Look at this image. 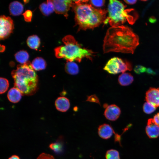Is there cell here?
I'll list each match as a JSON object with an SVG mask.
<instances>
[{
    "instance_id": "1",
    "label": "cell",
    "mask_w": 159,
    "mask_h": 159,
    "mask_svg": "<svg viewBox=\"0 0 159 159\" xmlns=\"http://www.w3.org/2000/svg\"><path fill=\"white\" fill-rule=\"evenodd\" d=\"M139 38L132 29L123 25L110 28L104 40V53L110 52L133 54L139 44Z\"/></svg>"
},
{
    "instance_id": "2",
    "label": "cell",
    "mask_w": 159,
    "mask_h": 159,
    "mask_svg": "<svg viewBox=\"0 0 159 159\" xmlns=\"http://www.w3.org/2000/svg\"><path fill=\"white\" fill-rule=\"evenodd\" d=\"M88 1H73L76 24L80 29H92L105 22L107 11L96 9L87 3Z\"/></svg>"
},
{
    "instance_id": "3",
    "label": "cell",
    "mask_w": 159,
    "mask_h": 159,
    "mask_svg": "<svg viewBox=\"0 0 159 159\" xmlns=\"http://www.w3.org/2000/svg\"><path fill=\"white\" fill-rule=\"evenodd\" d=\"M11 75L15 87L22 95H30L36 92L38 89V77L29 62L18 65L16 69L12 71Z\"/></svg>"
},
{
    "instance_id": "4",
    "label": "cell",
    "mask_w": 159,
    "mask_h": 159,
    "mask_svg": "<svg viewBox=\"0 0 159 159\" xmlns=\"http://www.w3.org/2000/svg\"><path fill=\"white\" fill-rule=\"evenodd\" d=\"M64 45L54 49L55 55L58 58H64L67 62L75 60L80 62L84 58L91 59L94 53L82 47L71 35H67L62 39Z\"/></svg>"
},
{
    "instance_id": "5",
    "label": "cell",
    "mask_w": 159,
    "mask_h": 159,
    "mask_svg": "<svg viewBox=\"0 0 159 159\" xmlns=\"http://www.w3.org/2000/svg\"><path fill=\"white\" fill-rule=\"evenodd\" d=\"M126 6L121 1L116 0L109 1L108 5V17L104 22H108L112 27L122 25L126 21L134 24L138 18V15L132 8L125 9Z\"/></svg>"
},
{
    "instance_id": "6",
    "label": "cell",
    "mask_w": 159,
    "mask_h": 159,
    "mask_svg": "<svg viewBox=\"0 0 159 159\" xmlns=\"http://www.w3.org/2000/svg\"><path fill=\"white\" fill-rule=\"evenodd\" d=\"M103 69L110 74H115L124 73L128 70L131 71L132 67L128 61L117 57H114L108 61Z\"/></svg>"
},
{
    "instance_id": "7",
    "label": "cell",
    "mask_w": 159,
    "mask_h": 159,
    "mask_svg": "<svg viewBox=\"0 0 159 159\" xmlns=\"http://www.w3.org/2000/svg\"><path fill=\"white\" fill-rule=\"evenodd\" d=\"M12 19L9 16L1 15L0 18V38L4 39L8 37L14 29Z\"/></svg>"
},
{
    "instance_id": "8",
    "label": "cell",
    "mask_w": 159,
    "mask_h": 159,
    "mask_svg": "<svg viewBox=\"0 0 159 159\" xmlns=\"http://www.w3.org/2000/svg\"><path fill=\"white\" fill-rule=\"evenodd\" d=\"M54 4V11L56 13L63 14L67 18L68 12L72 7L73 1L72 0H52Z\"/></svg>"
},
{
    "instance_id": "9",
    "label": "cell",
    "mask_w": 159,
    "mask_h": 159,
    "mask_svg": "<svg viewBox=\"0 0 159 159\" xmlns=\"http://www.w3.org/2000/svg\"><path fill=\"white\" fill-rule=\"evenodd\" d=\"M120 113V108L115 105L112 104L107 107L104 111V115L108 120L114 121L119 118Z\"/></svg>"
},
{
    "instance_id": "10",
    "label": "cell",
    "mask_w": 159,
    "mask_h": 159,
    "mask_svg": "<svg viewBox=\"0 0 159 159\" xmlns=\"http://www.w3.org/2000/svg\"><path fill=\"white\" fill-rule=\"evenodd\" d=\"M145 100L155 107H159V89L150 87L146 92Z\"/></svg>"
},
{
    "instance_id": "11",
    "label": "cell",
    "mask_w": 159,
    "mask_h": 159,
    "mask_svg": "<svg viewBox=\"0 0 159 159\" xmlns=\"http://www.w3.org/2000/svg\"><path fill=\"white\" fill-rule=\"evenodd\" d=\"M146 133L150 138H155L159 136V126L153 119H149L145 128Z\"/></svg>"
},
{
    "instance_id": "12",
    "label": "cell",
    "mask_w": 159,
    "mask_h": 159,
    "mask_svg": "<svg viewBox=\"0 0 159 159\" xmlns=\"http://www.w3.org/2000/svg\"><path fill=\"white\" fill-rule=\"evenodd\" d=\"M98 133L100 137L104 139H109L113 133L115 134L112 127L109 125L105 123L99 126Z\"/></svg>"
},
{
    "instance_id": "13",
    "label": "cell",
    "mask_w": 159,
    "mask_h": 159,
    "mask_svg": "<svg viewBox=\"0 0 159 159\" xmlns=\"http://www.w3.org/2000/svg\"><path fill=\"white\" fill-rule=\"evenodd\" d=\"M70 105L69 100L64 97H58L55 102V106L56 109L62 112L67 111L69 109Z\"/></svg>"
},
{
    "instance_id": "14",
    "label": "cell",
    "mask_w": 159,
    "mask_h": 159,
    "mask_svg": "<svg viewBox=\"0 0 159 159\" xmlns=\"http://www.w3.org/2000/svg\"><path fill=\"white\" fill-rule=\"evenodd\" d=\"M9 9L10 14L14 16H18L22 13L24 7L20 2L15 1L9 4Z\"/></svg>"
},
{
    "instance_id": "15",
    "label": "cell",
    "mask_w": 159,
    "mask_h": 159,
    "mask_svg": "<svg viewBox=\"0 0 159 159\" xmlns=\"http://www.w3.org/2000/svg\"><path fill=\"white\" fill-rule=\"evenodd\" d=\"M39 8L42 13L46 16H49L54 11L52 0H47L42 3L39 6Z\"/></svg>"
},
{
    "instance_id": "16",
    "label": "cell",
    "mask_w": 159,
    "mask_h": 159,
    "mask_svg": "<svg viewBox=\"0 0 159 159\" xmlns=\"http://www.w3.org/2000/svg\"><path fill=\"white\" fill-rule=\"evenodd\" d=\"M22 94L21 92L15 87L11 88L8 91L7 97L11 102L16 103L21 99Z\"/></svg>"
},
{
    "instance_id": "17",
    "label": "cell",
    "mask_w": 159,
    "mask_h": 159,
    "mask_svg": "<svg viewBox=\"0 0 159 159\" xmlns=\"http://www.w3.org/2000/svg\"><path fill=\"white\" fill-rule=\"evenodd\" d=\"M134 80L133 77L130 73L124 72L119 77L118 81L120 85L123 86H128L131 84Z\"/></svg>"
},
{
    "instance_id": "18",
    "label": "cell",
    "mask_w": 159,
    "mask_h": 159,
    "mask_svg": "<svg viewBox=\"0 0 159 159\" xmlns=\"http://www.w3.org/2000/svg\"><path fill=\"white\" fill-rule=\"evenodd\" d=\"M31 65L33 69L36 71L44 69L47 64L45 60L41 57H37L32 61Z\"/></svg>"
},
{
    "instance_id": "19",
    "label": "cell",
    "mask_w": 159,
    "mask_h": 159,
    "mask_svg": "<svg viewBox=\"0 0 159 159\" xmlns=\"http://www.w3.org/2000/svg\"><path fill=\"white\" fill-rule=\"evenodd\" d=\"M26 43L29 48L32 49L37 50L40 46V41L38 36L32 35L28 38Z\"/></svg>"
},
{
    "instance_id": "20",
    "label": "cell",
    "mask_w": 159,
    "mask_h": 159,
    "mask_svg": "<svg viewBox=\"0 0 159 159\" xmlns=\"http://www.w3.org/2000/svg\"><path fill=\"white\" fill-rule=\"evenodd\" d=\"M65 69L67 73L71 75H76L79 72L78 65L73 62H67L65 66Z\"/></svg>"
},
{
    "instance_id": "21",
    "label": "cell",
    "mask_w": 159,
    "mask_h": 159,
    "mask_svg": "<svg viewBox=\"0 0 159 159\" xmlns=\"http://www.w3.org/2000/svg\"><path fill=\"white\" fill-rule=\"evenodd\" d=\"M16 61L19 63L23 64L28 62L29 55L25 51L20 50L16 52L14 55Z\"/></svg>"
},
{
    "instance_id": "22",
    "label": "cell",
    "mask_w": 159,
    "mask_h": 159,
    "mask_svg": "<svg viewBox=\"0 0 159 159\" xmlns=\"http://www.w3.org/2000/svg\"><path fill=\"white\" fill-rule=\"evenodd\" d=\"M62 144L59 140L55 142L51 143L49 145V148L57 153H60L62 151Z\"/></svg>"
},
{
    "instance_id": "23",
    "label": "cell",
    "mask_w": 159,
    "mask_h": 159,
    "mask_svg": "<svg viewBox=\"0 0 159 159\" xmlns=\"http://www.w3.org/2000/svg\"><path fill=\"white\" fill-rule=\"evenodd\" d=\"M106 159H120L119 152L114 149L107 150L106 153Z\"/></svg>"
},
{
    "instance_id": "24",
    "label": "cell",
    "mask_w": 159,
    "mask_h": 159,
    "mask_svg": "<svg viewBox=\"0 0 159 159\" xmlns=\"http://www.w3.org/2000/svg\"><path fill=\"white\" fill-rule=\"evenodd\" d=\"M0 93L1 94L5 92L9 87V82L6 78L1 77L0 79Z\"/></svg>"
},
{
    "instance_id": "25",
    "label": "cell",
    "mask_w": 159,
    "mask_h": 159,
    "mask_svg": "<svg viewBox=\"0 0 159 159\" xmlns=\"http://www.w3.org/2000/svg\"><path fill=\"white\" fill-rule=\"evenodd\" d=\"M156 108L151 103L146 102L143 105V109L145 113L150 114L155 111Z\"/></svg>"
},
{
    "instance_id": "26",
    "label": "cell",
    "mask_w": 159,
    "mask_h": 159,
    "mask_svg": "<svg viewBox=\"0 0 159 159\" xmlns=\"http://www.w3.org/2000/svg\"><path fill=\"white\" fill-rule=\"evenodd\" d=\"M147 69L146 68L143 66L137 65L134 68V71L136 74H140L146 72Z\"/></svg>"
},
{
    "instance_id": "27",
    "label": "cell",
    "mask_w": 159,
    "mask_h": 159,
    "mask_svg": "<svg viewBox=\"0 0 159 159\" xmlns=\"http://www.w3.org/2000/svg\"><path fill=\"white\" fill-rule=\"evenodd\" d=\"M32 14L30 10L26 11L23 14L24 19L26 21L29 22L31 21Z\"/></svg>"
},
{
    "instance_id": "28",
    "label": "cell",
    "mask_w": 159,
    "mask_h": 159,
    "mask_svg": "<svg viewBox=\"0 0 159 159\" xmlns=\"http://www.w3.org/2000/svg\"><path fill=\"white\" fill-rule=\"evenodd\" d=\"M37 159H55L54 157L49 154L42 153L38 157Z\"/></svg>"
},
{
    "instance_id": "29",
    "label": "cell",
    "mask_w": 159,
    "mask_h": 159,
    "mask_svg": "<svg viewBox=\"0 0 159 159\" xmlns=\"http://www.w3.org/2000/svg\"><path fill=\"white\" fill-rule=\"evenodd\" d=\"M90 3L95 6L100 7L102 6L105 3L104 0H91Z\"/></svg>"
},
{
    "instance_id": "30",
    "label": "cell",
    "mask_w": 159,
    "mask_h": 159,
    "mask_svg": "<svg viewBox=\"0 0 159 159\" xmlns=\"http://www.w3.org/2000/svg\"><path fill=\"white\" fill-rule=\"evenodd\" d=\"M153 119L155 123L159 126V112L155 115Z\"/></svg>"
},
{
    "instance_id": "31",
    "label": "cell",
    "mask_w": 159,
    "mask_h": 159,
    "mask_svg": "<svg viewBox=\"0 0 159 159\" xmlns=\"http://www.w3.org/2000/svg\"><path fill=\"white\" fill-rule=\"evenodd\" d=\"M124 1L128 4H135L137 1V0H124Z\"/></svg>"
},
{
    "instance_id": "32",
    "label": "cell",
    "mask_w": 159,
    "mask_h": 159,
    "mask_svg": "<svg viewBox=\"0 0 159 159\" xmlns=\"http://www.w3.org/2000/svg\"><path fill=\"white\" fill-rule=\"evenodd\" d=\"M146 72L148 74H155V73L154 72L151 68H150L147 69Z\"/></svg>"
},
{
    "instance_id": "33",
    "label": "cell",
    "mask_w": 159,
    "mask_h": 159,
    "mask_svg": "<svg viewBox=\"0 0 159 159\" xmlns=\"http://www.w3.org/2000/svg\"><path fill=\"white\" fill-rule=\"evenodd\" d=\"M8 159H20V158L18 156L13 155L10 157Z\"/></svg>"
},
{
    "instance_id": "34",
    "label": "cell",
    "mask_w": 159,
    "mask_h": 159,
    "mask_svg": "<svg viewBox=\"0 0 159 159\" xmlns=\"http://www.w3.org/2000/svg\"><path fill=\"white\" fill-rule=\"evenodd\" d=\"M156 19L155 18H154L153 17H151L149 21L151 23H154L155 22Z\"/></svg>"
}]
</instances>
